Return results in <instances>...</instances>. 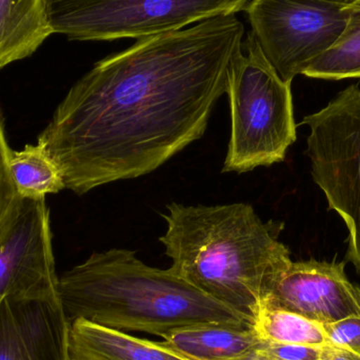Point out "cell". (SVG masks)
<instances>
[{
	"label": "cell",
	"mask_w": 360,
	"mask_h": 360,
	"mask_svg": "<svg viewBox=\"0 0 360 360\" xmlns=\"http://www.w3.org/2000/svg\"><path fill=\"white\" fill-rule=\"evenodd\" d=\"M328 342L360 355V316H350L323 325Z\"/></svg>",
	"instance_id": "18"
},
{
	"label": "cell",
	"mask_w": 360,
	"mask_h": 360,
	"mask_svg": "<svg viewBox=\"0 0 360 360\" xmlns=\"http://www.w3.org/2000/svg\"><path fill=\"white\" fill-rule=\"evenodd\" d=\"M321 360H360V355L340 347L327 345L321 348Z\"/></svg>",
	"instance_id": "20"
},
{
	"label": "cell",
	"mask_w": 360,
	"mask_h": 360,
	"mask_svg": "<svg viewBox=\"0 0 360 360\" xmlns=\"http://www.w3.org/2000/svg\"><path fill=\"white\" fill-rule=\"evenodd\" d=\"M11 150L0 113V230L21 207L23 199L17 193L10 170Z\"/></svg>",
	"instance_id": "17"
},
{
	"label": "cell",
	"mask_w": 360,
	"mask_h": 360,
	"mask_svg": "<svg viewBox=\"0 0 360 360\" xmlns=\"http://www.w3.org/2000/svg\"><path fill=\"white\" fill-rule=\"evenodd\" d=\"M302 124L310 130L306 154L311 175L330 210L349 231L347 262L360 274V88L352 84L338 93Z\"/></svg>",
	"instance_id": "5"
},
{
	"label": "cell",
	"mask_w": 360,
	"mask_h": 360,
	"mask_svg": "<svg viewBox=\"0 0 360 360\" xmlns=\"http://www.w3.org/2000/svg\"><path fill=\"white\" fill-rule=\"evenodd\" d=\"M340 0H250L245 12L266 60L293 82L329 50L347 25Z\"/></svg>",
	"instance_id": "7"
},
{
	"label": "cell",
	"mask_w": 360,
	"mask_h": 360,
	"mask_svg": "<svg viewBox=\"0 0 360 360\" xmlns=\"http://www.w3.org/2000/svg\"><path fill=\"white\" fill-rule=\"evenodd\" d=\"M162 338L165 347L191 360H243L257 352L262 344L253 326H194Z\"/></svg>",
	"instance_id": "12"
},
{
	"label": "cell",
	"mask_w": 360,
	"mask_h": 360,
	"mask_svg": "<svg viewBox=\"0 0 360 360\" xmlns=\"http://www.w3.org/2000/svg\"><path fill=\"white\" fill-rule=\"evenodd\" d=\"M253 328L262 342L317 348L329 345L321 323L288 311L262 307L254 319Z\"/></svg>",
	"instance_id": "16"
},
{
	"label": "cell",
	"mask_w": 360,
	"mask_h": 360,
	"mask_svg": "<svg viewBox=\"0 0 360 360\" xmlns=\"http://www.w3.org/2000/svg\"><path fill=\"white\" fill-rule=\"evenodd\" d=\"M235 15L141 38L80 78L37 143L84 195L158 170L205 134L243 48Z\"/></svg>",
	"instance_id": "1"
},
{
	"label": "cell",
	"mask_w": 360,
	"mask_h": 360,
	"mask_svg": "<svg viewBox=\"0 0 360 360\" xmlns=\"http://www.w3.org/2000/svg\"><path fill=\"white\" fill-rule=\"evenodd\" d=\"M69 333L59 297L0 302V360H69Z\"/></svg>",
	"instance_id": "10"
},
{
	"label": "cell",
	"mask_w": 360,
	"mask_h": 360,
	"mask_svg": "<svg viewBox=\"0 0 360 360\" xmlns=\"http://www.w3.org/2000/svg\"><path fill=\"white\" fill-rule=\"evenodd\" d=\"M321 348L262 342L257 352L277 360H321Z\"/></svg>",
	"instance_id": "19"
},
{
	"label": "cell",
	"mask_w": 360,
	"mask_h": 360,
	"mask_svg": "<svg viewBox=\"0 0 360 360\" xmlns=\"http://www.w3.org/2000/svg\"><path fill=\"white\" fill-rule=\"evenodd\" d=\"M52 34L48 0H0V70L31 56Z\"/></svg>",
	"instance_id": "13"
},
{
	"label": "cell",
	"mask_w": 360,
	"mask_h": 360,
	"mask_svg": "<svg viewBox=\"0 0 360 360\" xmlns=\"http://www.w3.org/2000/svg\"><path fill=\"white\" fill-rule=\"evenodd\" d=\"M69 360H191L160 342L77 319L70 323Z\"/></svg>",
	"instance_id": "11"
},
{
	"label": "cell",
	"mask_w": 360,
	"mask_h": 360,
	"mask_svg": "<svg viewBox=\"0 0 360 360\" xmlns=\"http://www.w3.org/2000/svg\"><path fill=\"white\" fill-rule=\"evenodd\" d=\"M346 262H289L275 273L260 308L288 311L321 325L360 316V287L347 277Z\"/></svg>",
	"instance_id": "9"
},
{
	"label": "cell",
	"mask_w": 360,
	"mask_h": 360,
	"mask_svg": "<svg viewBox=\"0 0 360 360\" xmlns=\"http://www.w3.org/2000/svg\"><path fill=\"white\" fill-rule=\"evenodd\" d=\"M58 293L70 323L84 319L126 333L164 338L194 326H253L170 269L148 266L128 249L95 252L59 276Z\"/></svg>",
	"instance_id": "3"
},
{
	"label": "cell",
	"mask_w": 360,
	"mask_h": 360,
	"mask_svg": "<svg viewBox=\"0 0 360 360\" xmlns=\"http://www.w3.org/2000/svg\"><path fill=\"white\" fill-rule=\"evenodd\" d=\"M10 170L17 193L22 199H46L65 190L63 173L42 146L27 145L11 152Z\"/></svg>",
	"instance_id": "14"
},
{
	"label": "cell",
	"mask_w": 360,
	"mask_h": 360,
	"mask_svg": "<svg viewBox=\"0 0 360 360\" xmlns=\"http://www.w3.org/2000/svg\"><path fill=\"white\" fill-rule=\"evenodd\" d=\"M162 217L168 228L160 241L172 260L170 270L253 323L266 283L291 262L278 240L283 224L262 221L243 202H172Z\"/></svg>",
	"instance_id": "2"
},
{
	"label": "cell",
	"mask_w": 360,
	"mask_h": 360,
	"mask_svg": "<svg viewBox=\"0 0 360 360\" xmlns=\"http://www.w3.org/2000/svg\"><path fill=\"white\" fill-rule=\"evenodd\" d=\"M243 360H277L271 359V357L266 356V355L262 354V353L256 352L252 354L251 356L247 357V359Z\"/></svg>",
	"instance_id": "21"
},
{
	"label": "cell",
	"mask_w": 360,
	"mask_h": 360,
	"mask_svg": "<svg viewBox=\"0 0 360 360\" xmlns=\"http://www.w3.org/2000/svg\"><path fill=\"white\" fill-rule=\"evenodd\" d=\"M46 199H23L0 230V302L59 297Z\"/></svg>",
	"instance_id": "8"
},
{
	"label": "cell",
	"mask_w": 360,
	"mask_h": 360,
	"mask_svg": "<svg viewBox=\"0 0 360 360\" xmlns=\"http://www.w3.org/2000/svg\"><path fill=\"white\" fill-rule=\"evenodd\" d=\"M347 25L335 44L304 72L307 77L342 80L360 78V0L346 4Z\"/></svg>",
	"instance_id": "15"
},
{
	"label": "cell",
	"mask_w": 360,
	"mask_h": 360,
	"mask_svg": "<svg viewBox=\"0 0 360 360\" xmlns=\"http://www.w3.org/2000/svg\"><path fill=\"white\" fill-rule=\"evenodd\" d=\"M250 0H48L53 34L70 39H141L245 10Z\"/></svg>",
	"instance_id": "6"
},
{
	"label": "cell",
	"mask_w": 360,
	"mask_h": 360,
	"mask_svg": "<svg viewBox=\"0 0 360 360\" xmlns=\"http://www.w3.org/2000/svg\"><path fill=\"white\" fill-rule=\"evenodd\" d=\"M291 84L281 79L250 32L229 71L232 128L222 172H250L285 160L296 141Z\"/></svg>",
	"instance_id": "4"
}]
</instances>
